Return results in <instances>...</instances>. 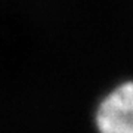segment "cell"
<instances>
[{"instance_id":"1","label":"cell","mask_w":133,"mask_h":133,"mask_svg":"<svg viewBox=\"0 0 133 133\" xmlns=\"http://www.w3.org/2000/svg\"><path fill=\"white\" fill-rule=\"evenodd\" d=\"M99 133H133V81L117 86L96 109Z\"/></svg>"}]
</instances>
